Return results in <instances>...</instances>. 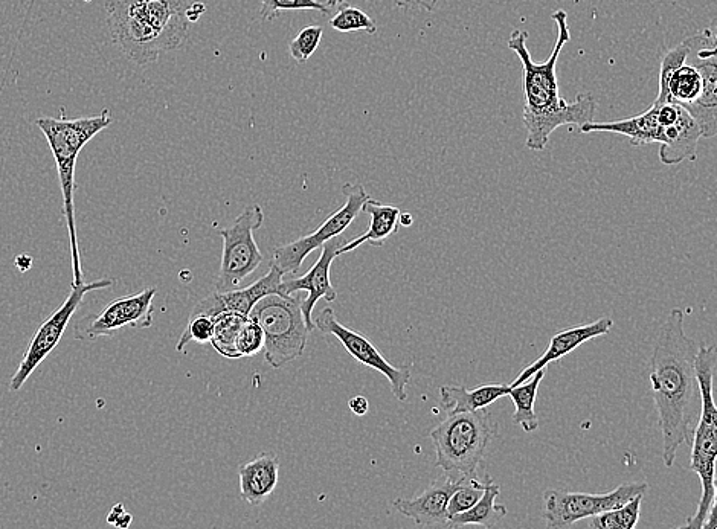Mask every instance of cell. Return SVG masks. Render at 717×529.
Wrapping results in <instances>:
<instances>
[{
  "label": "cell",
  "instance_id": "6da1fadb",
  "mask_svg": "<svg viewBox=\"0 0 717 529\" xmlns=\"http://www.w3.org/2000/svg\"><path fill=\"white\" fill-rule=\"evenodd\" d=\"M684 311L672 308L653 344L649 380L663 433V462L673 467L684 443L692 444L693 417L699 394L695 340L684 330Z\"/></svg>",
  "mask_w": 717,
  "mask_h": 529
},
{
  "label": "cell",
  "instance_id": "7a4b0ae2",
  "mask_svg": "<svg viewBox=\"0 0 717 529\" xmlns=\"http://www.w3.org/2000/svg\"><path fill=\"white\" fill-rule=\"evenodd\" d=\"M556 23L557 37L550 58L536 63L527 48L528 33L515 29L510 36L509 48L518 55L524 69L525 104L522 122L527 129L528 150L542 151L547 147L550 136L559 127H583L594 119L595 104L591 93H579L576 100L566 101L560 97L557 80V61L566 43L571 42L568 13L557 10L551 14Z\"/></svg>",
  "mask_w": 717,
  "mask_h": 529
},
{
  "label": "cell",
  "instance_id": "3957f363",
  "mask_svg": "<svg viewBox=\"0 0 717 529\" xmlns=\"http://www.w3.org/2000/svg\"><path fill=\"white\" fill-rule=\"evenodd\" d=\"M190 7V0H106L107 26L119 51L144 68L187 40Z\"/></svg>",
  "mask_w": 717,
  "mask_h": 529
},
{
  "label": "cell",
  "instance_id": "277c9868",
  "mask_svg": "<svg viewBox=\"0 0 717 529\" xmlns=\"http://www.w3.org/2000/svg\"><path fill=\"white\" fill-rule=\"evenodd\" d=\"M113 118L110 110H103L100 115L89 118H37L36 126L42 130L51 148L52 156L57 165L58 180L63 194L65 206L66 226H68L69 240H71L72 272L74 283L81 284L83 270H81L80 251H78L77 225H75V168L81 150L86 147L98 133L112 126Z\"/></svg>",
  "mask_w": 717,
  "mask_h": 529
},
{
  "label": "cell",
  "instance_id": "5b68a950",
  "mask_svg": "<svg viewBox=\"0 0 717 529\" xmlns=\"http://www.w3.org/2000/svg\"><path fill=\"white\" fill-rule=\"evenodd\" d=\"M717 366V345H701L696 351V377L701 394V415L692 438L690 470L701 481L698 510L687 520L685 528L702 529L714 496V475L717 461V404L714 401V371Z\"/></svg>",
  "mask_w": 717,
  "mask_h": 529
},
{
  "label": "cell",
  "instance_id": "8992f818",
  "mask_svg": "<svg viewBox=\"0 0 717 529\" xmlns=\"http://www.w3.org/2000/svg\"><path fill=\"white\" fill-rule=\"evenodd\" d=\"M498 432V424L486 409L451 414L431 430L435 465L451 475L481 476L484 456Z\"/></svg>",
  "mask_w": 717,
  "mask_h": 529
},
{
  "label": "cell",
  "instance_id": "52a82bcc",
  "mask_svg": "<svg viewBox=\"0 0 717 529\" xmlns=\"http://www.w3.org/2000/svg\"><path fill=\"white\" fill-rule=\"evenodd\" d=\"M249 318L264 333V359L274 369H281L306 351L310 330L303 316V299L272 293L252 308Z\"/></svg>",
  "mask_w": 717,
  "mask_h": 529
},
{
  "label": "cell",
  "instance_id": "ba28073f",
  "mask_svg": "<svg viewBox=\"0 0 717 529\" xmlns=\"http://www.w3.org/2000/svg\"><path fill=\"white\" fill-rule=\"evenodd\" d=\"M263 222L261 206L251 205L238 215L229 228L220 229L223 252L216 281L217 292L238 289L263 263V254L254 237L255 231L261 228Z\"/></svg>",
  "mask_w": 717,
  "mask_h": 529
},
{
  "label": "cell",
  "instance_id": "9c48e42d",
  "mask_svg": "<svg viewBox=\"0 0 717 529\" xmlns=\"http://www.w3.org/2000/svg\"><path fill=\"white\" fill-rule=\"evenodd\" d=\"M649 488L647 484H623L609 493H574L568 490H550L544 493V516L547 528H571L574 523L583 519H591L597 514L614 510L644 494Z\"/></svg>",
  "mask_w": 717,
  "mask_h": 529
},
{
  "label": "cell",
  "instance_id": "30bf717a",
  "mask_svg": "<svg viewBox=\"0 0 717 529\" xmlns=\"http://www.w3.org/2000/svg\"><path fill=\"white\" fill-rule=\"evenodd\" d=\"M112 286L113 279H98L94 283L72 284L71 293L66 301L37 328L36 334L29 342L28 350L23 354L19 368L11 377L10 391H20L22 386L28 382L29 377L33 376V372L42 365L43 360L55 350L58 342L62 340L72 316L83 302L84 296L87 293L95 292V290L109 289Z\"/></svg>",
  "mask_w": 717,
  "mask_h": 529
},
{
  "label": "cell",
  "instance_id": "8fae6325",
  "mask_svg": "<svg viewBox=\"0 0 717 529\" xmlns=\"http://www.w3.org/2000/svg\"><path fill=\"white\" fill-rule=\"evenodd\" d=\"M342 193L345 196V203L341 209L333 212L315 232L306 235V237L298 238L292 243L283 244V246L275 247L272 251L271 264H275L281 272L295 273L301 269L304 260L315 252L319 247L324 246L327 241L342 235L345 229L350 228L351 223L356 220L362 206L370 199L364 186L359 183H347L342 186Z\"/></svg>",
  "mask_w": 717,
  "mask_h": 529
},
{
  "label": "cell",
  "instance_id": "7c38bea8",
  "mask_svg": "<svg viewBox=\"0 0 717 529\" xmlns=\"http://www.w3.org/2000/svg\"><path fill=\"white\" fill-rule=\"evenodd\" d=\"M315 325L316 328L321 330V333L336 337L341 342L342 347L345 348V351L356 362L362 363V365L368 366V368L374 369V371L380 372L383 377H386L397 400H408L406 388L411 382V369L405 368V366L397 368V366L391 365L380 354V351L374 347V344H371V340H368L365 334H362L361 331L351 330V328L345 327L342 322H339L332 307H325L316 316Z\"/></svg>",
  "mask_w": 717,
  "mask_h": 529
},
{
  "label": "cell",
  "instance_id": "4fadbf2b",
  "mask_svg": "<svg viewBox=\"0 0 717 529\" xmlns=\"http://www.w3.org/2000/svg\"><path fill=\"white\" fill-rule=\"evenodd\" d=\"M158 289H145L136 295L124 296L110 302L103 313L95 318L91 324L84 328V339H97V337L113 336L123 328L144 330L153 325L155 315V296Z\"/></svg>",
  "mask_w": 717,
  "mask_h": 529
},
{
  "label": "cell",
  "instance_id": "5bb4252c",
  "mask_svg": "<svg viewBox=\"0 0 717 529\" xmlns=\"http://www.w3.org/2000/svg\"><path fill=\"white\" fill-rule=\"evenodd\" d=\"M342 244H345L344 237L333 238L322 246L321 257L318 258L312 269L300 278L287 279L281 284V295H293L295 292L309 293L306 299H303V316L306 321L307 328L310 333L315 330L316 325L313 321V310L318 304L319 299H325L327 302H335L338 298L335 286L330 279V270H332L333 261L338 258V251Z\"/></svg>",
  "mask_w": 717,
  "mask_h": 529
},
{
  "label": "cell",
  "instance_id": "9a60e30c",
  "mask_svg": "<svg viewBox=\"0 0 717 529\" xmlns=\"http://www.w3.org/2000/svg\"><path fill=\"white\" fill-rule=\"evenodd\" d=\"M464 475H451L444 472L435 479L423 493L414 499H397L394 508L402 516L414 520L420 526H444L449 523V501L463 482Z\"/></svg>",
  "mask_w": 717,
  "mask_h": 529
},
{
  "label": "cell",
  "instance_id": "2e32d148",
  "mask_svg": "<svg viewBox=\"0 0 717 529\" xmlns=\"http://www.w3.org/2000/svg\"><path fill=\"white\" fill-rule=\"evenodd\" d=\"M283 276L284 273L275 264H271L269 272L251 286L245 287V289L228 290V292H217L216 290L213 295L206 296L205 299L197 302L191 313L216 318L226 311H235V313L249 316L252 308L261 298L272 295V293H281Z\"/></svg>",
  "mask_w": 717,
  "mask_h": 529
},
{
  "label": "cell",
  "instance_id": "e0dca14e",
  "mask_svg": "<svg viewBox=\"0 0 717 529\" xmlns=\"http://www.w3.org/2000/svg\"><path fill=\"white\" fill-rule=\"evenodd\" d=\"M612 328H614V321L611 318H600L591 322V324L579 325V327L559 331L550 340V345H548L545 353L539 359L534 360L527 368L522 369L521 374L513 380L510 386L527 382L539 369L548 368L551 362H556V360L565 357L566 354L573 353L574 350L582 347L589 340L595 339V337L606 336V334L611 333Z\"/></svg>",
  "mask_w": 717,
  "mask_h": 529
},
{
  "label": "cell",
  "instance_id": "ac0fdd59",
  "mask_svg": "<svg viewBox=\"0 0 717 529\" xmlns=\"http://www.w3.org/2000/svg\"><path fill=\"white\" fill-rule=\"evenodd\" d=\"M240 494L252 507H260L271 497L280 478V459L274 452L258 453L252 461L238 467Z\"/></svg>",
  "mask_w": 717,
  "mask_h": 529
},
{
  "label": "cell",
  "instance_id": "d6986e66",
  "mask_svg": "<svg viewBox=\"0 0 717 529\" xmlns=\"http://www.w3.org/2000/svg\"><path fill=\"white\" fill-rule=\"evenodd\" d=\"M702 130L692 115L681 106L678 119L664 126L660 138V161L664 165H678L684 161H696Z\"/></svg>",
  "mask_w": 717,
  "mask_h": 529
},
{
  "label": "cell",
  "instance_id": "ffe728a7",
  "mask_svg": "<svg viewBox=\"0 0 717 529\" xmlns=\"http://www.w3.org/2000/svg\"><path fill=\"white\" fill-rule=\"evenodd\" d=\"M663 127L660 118V104L653 101L650 109L640 115L620 119V121L588 122L585 126L580 127V132L617 133V135L626 136L635 147H643V145L653 144V142H660Z\"/></svg>",
  "mask_w": 717,
  "mask_h": 529
},
{
  "label": "cell",
  "instance_id": "44dd1931",
  "mask_svg": "<svg viewBox=\"0 0 717 529\" xmlns=\"http://www.w3.org/2000/svg\"><path fill=\"white\" fill-rule=\"evenodd\" d=\"M687 60L701 72L702 90L698 100L684 109L698 122L702 138H714L717 135V55L699 58L695 52L690 51Z\"/></svg>",
  "mask_w": 717,
  "mask_h": 529
},
{
  "label": "cell",
  "instance_id": "7402d4cb",
  "mask_svg": "<svg viewBox=\"0 0 717 529\" xmlns=\"http://www.w3.org/2000/svg\"><path fill=\"white\" fill-rule=\"evenodd\" d=\"M510 385L486 383L475 389H467L463 385H446L440 388V406L447 415L460 412L480 411L489 408L499 398L510 394Z\"/></svg>",
  "mask_w": 717,
  "mask_h": 529
},
{
  "label": "cell",
  "instance_id": "603a6c76",
  "mask_svg": "<svg viewBox=\"0 0 717 529\" xmlns=\"http://www.w3.org/2000/svg\"><path fill=\"white\" fill-rule=\"evenodd\" d=\"M362 212L370 215L368 231L361 237L342 244L338 251V257L356 251L365 243L371 244L373 247H382L394 232L399 231V217L402 211L396 206L383 205L370 197L362 206Z\"/></svg>",
  "mask_w": 717,
  "mask_h": 529
},
{
  "label": "cell",
  "instance_id": "cb8c5ba5",
  "mask_svg": "<svg viewBox=\"0 0 717 529\" xmlns=\"http://www.w3.org/2000/svg\"><path fill=\"white\" fill-rule=\"evenodd\" d=\"M499 493H501V487L490 481L480 501L476 502L470 510L457 514V516H452L449 519V523H447V528H463V526L467 525L493 528V526L498 525L509 513L505 505L496 504V497L499 496Z\"/></svg>",
  "mask_w": 717,
  "mask_h": 529
},
{
  "label": "cell",
  "instance_id": "d4e9b609",
  "mask_svg": "<svg viewBox=\"0 0 717 529\" xmlns=\"http://www.w3.org/2000/svg\"><path fill=\"white\" fill-rule=\"evenodd\" d=\"M545 374H547V368L539 369L527 382L512 386L510 389L509 397L515 403L513 423L516 426H521L524 432L531 433L539 429V417L534 411V403H536L537 391H539Z\"/></svg>",
  "mask_w": 717,
  "mask_h": 529
},
{
  "label": "cell",
  "instance_id": "484cf974",
  "mask_svg": "<svg viewBox=\"0 0 717 529\" xmlns=\"http://www.w3.org/2000/svg\"><path fill=\"white\" fill-rule=\"evenodd\" d=\"M249 316L235 311H226L214 318V333L211 344L217 353L226 359H240L237 353V340Z\"/></svg>",
  "mask_w": 717,
  "mask_h": 529
},
{
  "label": "cell",
  "instance_id": "4316f807",
  "mask_svg": "<svg viewBox=\"0 0 717 529\" xmlns=\"http://www.w3.org/2000/svg\"><path fill=\"white\" fill-rule=\"evenodd\" d=\"M644 494H638L631 501L614 508V510L605 511V513L597 514L589 520V528L594 529H634L638 525L641 514V502H643Z\"/></svg>",
  "mask_w": 717,
  "mask_h": 529
},
{
  "label": "cell",
  "instance_id": "83f0119b",
  "mask_svg": "<svg viewBox=\"0 0 717 529\" xmlns=\"http://www.w3.org/2000/svg\"><path fill=\"white\" fill-rule=\"evenodd\" d=\"M490 481L492 478L489 475L464 476L463 482L449 501V507H447L449 519L470 510L476 502L480 501Z\"/></svg>",
  "mask_w": 717,
  "mask_h": 529
},
{
  "label": "cell",
  "instance_id": "f1b7e54d",
  "mask_svg": "<svg viewBox=\"0 0 717 529\" xmlns=\"http://www.w3.org/2000/svg\"><path fill=\"white\" fill-rule=\"evenodd\" d=\"M330 26L339 33H377L376 22L365 11L350 5L339 7L338 13L330 19Z\"/></svg>",
  "mask_w": 717,
  "mask_h": 529
},
{
  "label": "cell",
  "instance_id": "f546056e",
  "mask_svg": "<svg viewBox=\"0 0 717 529\" xmlns=\"http://www.w3.org/2000/svg\"><path fill=\"white\" fill-rule=\"evenodd\" d=\"M284 11H319L330 14L332 10L319 0H263L261 2L260 17L263 22H272L278 14Z\"/></svg>",
  "mask_w": 717,
  "mask_h": 529
},
{
  "label": "cell",
  "instance_id": "4dcf8cb0",
  "mask_svg": "<svg viewBox=\"0 0 717 529\" xmlns=\"http://www.w3.org/2000/svg\"><path fill=\"white\" fill-rule=\"evenodd\" d=\"M322 34H324V31H322V26L319 25L306 26V28L301 29L300 33L296 34L295 39L289 43L290 57L298 61V63H306L318 49Z\"/></svg>",
  "mask_w": 717,
  "mask_h": 529
},
{
  "label": "cell",
  "instance_id": "1f68e13d",
  "mask_svg": "<svg viewBox=\"0 0 717 529\" xmlns=\"http://www.w3.org/2000/svg\"><path fill=\"white\" fill-rule=\"evenodd\" d=\"M214 333V318L206 315H193L188 319L187 328L182 333L181 339L177 342L176 350L182 351L190 342L206 344L211 342Z\"/></svg>",
  "mask_w": 717,
  "mask_h": 529
},
{
  "label": "cell",
  "instance_id": "d6a6232c",
  "mask_svg": "<svg viewBox=\"0 0 717 529\" xmlns=\"http://www.w3.org/2000/svg\"><path fill=\"white\" fill-rule=\"evenodd\" d=\"M261 350H264L263 330H261L257 322L249 318L245 327H243L242 333L238 336V357H240V359H242V357H254L257 356Z\"/></svg>",
  "mask_w": 717,
  "mask_h": 529
},
{
  "label": "cell",
  "instance_id": "836d02e7",
  "mask_svg": "<svg viewBox=\"0 0 717 529\" xmlns=\"http://www.w3.org/2000/svg\"><path fill=\"white\" fill-rule=\"evenodd\" d=\"M107 522L110 525L116 526V528H127L132 523V516L127 513L126 508L123 504H116L115 507L110 510L109 516H107Z\"/></svg>",
  "mask_w": 717,
  "mask_h": 529
},
{
  "label": "cell",
  "instance_id": "e575fe53",
  "mask_svg": "<svg viewBox=\"0 0 717 529\" xmlns=\"http://www.w3.org/2000/svg\"><path fill=\"white\" fill-rule=\"evenodd\" d=\"M438 0H394V5L402 10L434 11Z\"/></svg>",
  "mask_w": 717,
  "mask_h": 529
},
{
  "label": "cell",
  "instance_id": "d590c367",
  "mask_svg": "<svg viewBox=\"0 0 717 529\" xmlns=\"http://www.w3.org/2000/svg\"><path fill=\"white\" fill-rule=\"evenodd\" d=\"M348 408L357 417H364L370 411V401L364 395H356V397L350 398V401H348Z\"/></svg>",
  "mask_w": 717,
  "mask_h": 529
},
{
  "label": "cell",
  "instance_id": "8d00e7d4",
  "mask_svg": "<svg viewBox=\"0 0 717 529\" xmlns=\"http://www.w3.org/2000/svg\"><path fill=\"white\" fill-rule=\"evenodd\" d=\"M714 496L713 504H711L710 514H708L707 520H705L702 529H717V475H714Z\"/></svg>",
  "mask_w": 717,
  "mask_h": 529
},
{
  "label": "cell",
  "instance_id": "74e56055",
  "mask_svg": "<svg viewBox=\"0 0 717 529\" xmlns=\"http://www.w3.org/2000/svg\"><path fill=\"white\" fill-rule=\"evenodd\" d=\"M16 266L20 272H26V270L33 267V258L29 257V255H19V257L16 258Z\"/></svg>",
  "mask_w": 717,
  "mask_h": 529
},
{
  "label": "cell",
  "instance_id": "f35d334b",
  "mask_svg": "<svg viewBox=\"0 0 717 529\" xmlns=\"http://www.w3.org/2000/svg\"><path fill=\"white\" fill-rule=\"evenodd\" d=\"M399 222L402 226H411L414 219H412V215L408 214V212H400Z\"/></svg>",
  "mask_w": 717,
  "mask_h": 529
},
{
  "label": "cell",
  "instance_id": "ab89813d",
  "mask_svg": "<svg viewBox=\"0 0 717 529\" xmlns=\"http://www.w3.org/2000/svg\"><path fill=\"white\" fill-rule=\"evenodd\" d=\"M345 0H327L325 2V5H327L330 10H333V8H339L341 5H344Z\"/></svg>",
  "mask_w": 717,
  "mask_h": 529
}]
</instances>
